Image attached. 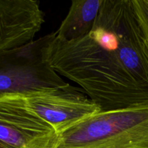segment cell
Listing matches in <instances>:
<instances>
[{"instance_id": "6da1fadb", "label": "cell", "mask_w": 148, "mask_h": 148, "mask_svg": "<svg viewBox=\"0 0 148 148\" xmlns=\"http://www.w3.org/2000/svg\"><path fill=\"white\" fill-rule=\"evenodd\" d=\"M42 55L101 111L148 107V46L132 0H103L88 35L64 42L49 34Z\"/></svg>"}, {"instance_id": "7a4b0ae2", "label": "cell", "mask_w": 148, "mask_h": 148, "mask_svg": "<svg viewBox=\"0 0 148 148\" xmlns=\"http://www.w3.org/2000/svg\"><path fill=\"white\" fill-rule=\"evenodd\" d=\"M56 148H148V107L101 111L59 134Z\"/></svg>"}, {"instance_id": "3957f363", "label": "cell", "mask_w": 148, "mask_h": 148, "mask_svg": "<svg viewBox=\"0 0 148 148\" xmlns=\"http://www.w3.org/2000/svg\"><path fill=\"white\" fill-rule=\"evenodd\" d=\"M47 39L46 35L21 47L0 52V97L67 85L43 59L42 49Z\"/></svg>"}, {"instance_id": "277c9868", "label": "cell", "mask_w": 148, "mask_h": 148, "mask_svg": "<svg viewBox=\"0 0 148 148\" xmlns=\"http://www.w3.org/2000/svg\"><path fill=\"white\" fill-rule=\"evenodd\" d=\"M23 95L31 112L51 126L59 135L101 111L80 88L69 83Z\"/></svg>"}, {"instance_id": "5b68a950", "label": "cell", "mask_w": 148, "mask_h": 148, "mask_svg": "<svg viewBox=\"0 0 148 148\" xmlns=\"http://www.w3.org/2000/svg\"><path fill=\"white\" fill-rule=\"evenodd\" d=\"M59 134L31 112L23 95L0 97V148H56Z\"/></svg>"}, {"instance_id": "8992f818", "label": "cell", "mask_w": 148, "mask_h": 148, "mask_svg": "<svg viewBox=\"0 0 148 148\" xmlns=\"http://www.w3.org/2000/svg\"><path fill=\"white\" fill-rule=\"evenodd\" d=\"M45 21L35 0H0V52L34 40Z\"/></svg>"}, {"instance_id": "52a82bcc", "label": "cell", "mask_w": 148, "mask_h": 148, "mask_svg": "<svg viewBox=\"0 0 148 148\" xmlns=\"http://www.w3.org/2000/svg\"><path fill=\"white\" fill-rule=\"evenodd\" d=\"M103 0H73L69 12L55 38L64 42L72 41L88 35L93 27Z\"/></svg>"}, {"instance_id": "ba28073f", "label": "cell", "mask_w": 148, "mask_h": 148, "mask_svg": "<svg viewBox=\"0 0 148 148\" xmlns=\"http://www.w3.org/2000/svg\"><path fill=\"white\" fill-rule=\"evenodd\" d=\"M132 3L148 46V0H132Z\"/></svg>"}]
</instances>
